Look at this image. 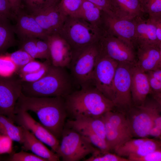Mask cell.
I'll return each mask as SVG.
<instances>
[{
  "label": "cell",
  "mask_w": 161,
  "mask_h": 161,
  "mask_svg": "<svg viewBox=\"0 0 161 161\" xmlns=\"http://www.w3.org/2000/svg\"><path fill=\"white\" fill-rule=\"evenodd\" d=\"M29 111L35 113L40 123L57 139L61 137L67 114L64 98L30 97L21 92L16 103L14 113Z\"/></svg>",
  "instance_id": "cell-1"
},
{
  "label": "cell",
  "mask_w": 161,
  "mask_h": 161,
  "mask_svg": "<svg viewBox=\"0 0 161 161\" xmlns=\"http://www.w3.org/2000/svg\"><path fill=\"white\" fill-rule=\"evenodd\" d=\"M64 100L67 114L74 119L100 117L108 111L115 110L113 102L93 85L72 91Z\"/></svg>",
  "instance_id": "cell-2"
},
{
  "label": "cell",
  "mask_w": 161,
  "mask_h": 161,
  "mask_svg": "<svg viewBox=\"0 0 161 161\" xmlns=\"http://www.w3.org/2000/svg\"><path fill=\"white\" fill-rule=\"evenodd\" d=\"M73 83L66 68L51 64L46 75L38 81L31 83L22 82L21 92L30 97L64 98L73 91Z\"/></svg>",
  "instance_id": "cell-3"
},
{
  "label": "cell",
  "mask_w": 161,
  "mask_h": 161,
  "mask_svg": "<svg viewBox=\"0 0 161 161\" xmlns=\"http://www.w3.org/2000/svg\"><path fill=\"white\" fill-rule=\"evenodd\" d=\"M99 53L97 42L73 51L68 68L74 83L80 88L92 84V74Z\"/></svg>",
  "instance_id": "cell-4"
},
{
  "label": "cell",
  "mask_w": 161,
  "mask_h": 161,
  "mask_svg": "<svg viewBox=\"0 0 161 161\" xmlns=\"http://www.w3.org/2000/svg\"><path fill=\"white\" fill-rule=\"evenodd\" d=\"M101 32L83 19L67 16L58 32L70 45L73 51L97 42Z\"/></svg>",
  "instance_id": "cell-5"
},
{
  "label": "cell",
  "mask_w": 161,
  "mask_h": 161,
  "mask_svg": "<svg viewBox=\"0 0 161 161\" xmlns=\"http://www.w3.org/2000/svg\"><path fill=\"white\" fill-rule=\"evenodd\" d=\"M161 112V104L148 96L141 105H133L126 115L133 137H148L156 114Z\"/></svg>",
  "instance_id": "cell-6"
},
{
  "label": "cell",
  "mask_w": 161,
  "mask_h": 161,
  "mask_svg": "<svg viewBox=\"0 0 161 161\" xmlns=\"http://www.w3.org/2000/svg\"><path fill=\"white\" fill-rule=\"evenodd\" d=\"M57 154L64 161H78L100 150L77 131L64 129Z\"/></svg>",
  "instance_id": "cell-7"
},
{
  "label": "cell",
  "mask_w": 161,
  "mask_h": 161,
  "mask_svg": "<svg viewBox=\"0 0 161 161\" xmlns=\"http://www.w3.org/2000/svg\"><path fill=\"white\" fill-rule=\"evenodd\" d=\"M135 63L119 62L113 84L115 110L125 114L133 105L131 92L132 70Z\"/></svg>",
  "instance_id": "cell-8"
},
{
  "label": "cell",
  "mask_w": 161,
  "mask_h": 161,
  "mask_svg": "<svg viewBox=\"0 0 161 161\" xmlns=\"http://www.w3.org/2000/svg\"><path fill=\"white\" fill-rule=\"evenodd\" d=\"M97 43L100 55L118 63L136 62L135 47L125 41L101 30Z\"/></svg>",
  "instance_id": "cell-9"
},
{
  "label": "cell",
  "mask_w": 161,
  "mask_h": 161,
  "mask_svg": "<svg viewBox=\"0 0 161 161\" xmlns=\"http://www.w3.org/2000/svg\"><path fill=\"white\" fill-rule=\"evenodd\" d=\"M118 63L99 53L92 77V84L112 102L113 82Z\"/></svg>",
  "instance_id": "cell-10"
},
{
  "label": "cell",
  "mask_w": 161,
  "mask_h": 161,
  "mask_svg": "<svg viewBox=\"0 0 161 161\" xmlns=\"http://www.w3.org/2000/svg\"><path fill=\"white\" fill-rule=\"evenodd\" d=\"M22 82L14 75L8 77L0 76V114L14 122L15 108L21 93Z\"/></svg>",
  "instance_id": "cell-11"
},
{
  "label": "cell",
  "mask_w": 161,
  "mask_h": 161,
  "mask_svg": "<svg viewBox=\"0 0 161 161\" xmlns=\"http://www.w3.org/2000/svg\"><path fill=\"white\" fill-rule=\"evenodd\" d=\"M14 123L30 131L38 139L49 146L53 151L57 153L60 144L58 139L40 123L34 120L27 111H21L16 113Z\"/></svg>",
  "instance_id": "cell-12"
},
{
  "label": "cell",
  "mask_w": 161,
  "mask_h": 161,
  "mask_svg": "<svg viewBox=\"0 0 161 161\" xmlns=\"http://www.w3.org/2000/svg\"><path fill=\"white\" fill-rule=\"evenodd\" d=\"M100 29L125 41L135 47V23L134 19L119 18L103 12Z\"/></svg>",
  "instance_id": "cell-13"
},
{
  "label": "cell",
  "mask_w": 161,
  "mask_h": 161,
  "mask_svg": "<svg viewBox=\"0 0 161 161\" xmlns=\"http://www.w3.org/2000/svg\"><path fill=\"white\" fill-rule=\"evenodd\" d=\"M15 16L16 23L14 28L19 40L27 38L46 40L49 35L30 13L21 9Z\"/></svg>",
  "instance_id": "cell-14"
},
{
  "label": "cell",
  "mask_w": 161,
  "mask_h": 161,
  "mask_svg": "<svg viewBox=\"0 0 161 161\" xmlns=\"http://www.w3.org/2000/svg\"><path fill=\"white\" fill-rule=\"evenodd\" d=\"M46 40L49 47L52 64L68 68L73 54L70 45L58 33L49 35Z\"/></svg>",
  "instance_id": "cell-15"
},
{
  "label": "cell",
  "mask_w": 161,
  "mask_h": 161,
  "mask_svg": "<svg viewBox=\"0 0 161 161\" xmlns=\"http://www.w3.org/2000/svg\"><path fill=\"white\" fill-rule=\"evenodd\" d=\"M58 4L28 12L33 16L41 27L49 35L58 33L66 17L60 11Z\"/></svg>",
  "instance_id": "cell-16"
},
{
  "label": "cell",
  "mask_w": 161,
  "mask_h": 161,
  "mask_svg": "<svg viewBox=\"0 0 161 161\" xmlns=\"http://www.w3.org/2000/svg\"><path fill=\"white\" fill-rule=\"evenodd\" d=\"M135 47L144 46H156L161 47L157 39L155 25L151 18L145 19L143 15L134 19Z\"/></svg>",
  "instance_id": "cell-17"
},
{
  "label": "cell",
  "mask_w": 161,
  "mask_h": 161,
  "mask_svg": "<svg viewBox=\"0 0 161 161\" xmlns=\"http://www.w3.org/2000/svg\"><path fill=\"white\" fill-rule=\"evenodd\" d=\"M135 63L132 70L131 92L133 105L139 106L144 103L151 90L146 73Z\"/></svg>",
  "instance_id": "cell-18"
},
{
  "label": "cell",
  "mask_w": 161,
  "mask_h": 161,
  "mask_svg": "<svg viewBox=\"0 0 161 161\" xmlns=\"http://www.w3.org/2000/svg\"><path fill=\"white\" fill-rule=\"evenodd\" d=\"M136 65L144 72L161 69V47L144 46L137 47Z\"/></svg>",
  "instance_id": "cell-19"
},
{
  "label": "cell",
  "mask_w": 161,
  "mask_h": 161,
  "mask_svg": "<svg viewBox=\"0 0 161 161\" xmlns=\"http://www.w3.org/2000/svg\"><path fill=\"white\" fill-rule=\"evenodd\" d=\"M21 126L23 133V142L21 144L22 150L30 151L34 154L46 160L47 161L60 160V158L57 153L49 150L31 132L23 126Z\"/></svg>",
  "instance_id": "cell-20"
},
{
  "label": "cell",
  "mask_w": 161,
  "mask_h": 161,
  "mask_svg": "<svg viewBox=\"0 0 161 161\" xmlns=\"http://www.w3.org/2000/svg\"><path fill=\"white\" fill-rule=\"evenodd\" d=\"M66 125L68 128L73 129L83 128L91 130L105 140V124L101 116L68 120Z\"/></svg>",
  "instance_id": "cell-21"
},
{
  "label": "cell",
  "mask_w": 161,
  "mask_h": 161,
  "mask_svg": "<svg viewBox=\"0 0 161 161\" xmlns=\"http://www.w3.org/2000/svg\"><path fill=\"white\" fill-rule=\"evenodd\" d=\"M116 6L115 17L133 20L144 14L139 0H114Z\"/></svg>",
  "instance_id": "cell-22"
},
{
  "label": "cell",
  "mask_w": 161,
  "mask_h": 161,
  "mask_svg": "<svg viewBox=\"0 0 161 161\" xmlns=\"http://www.w3.org/2000/svg\"><path fill=\"white\" fill-rule=\"evenodd\" d=\"M103 12L93 3L83 0L79 11L74 17L82 18L100 30Z\"/></svg>",
  "instance_id": "cell-23"
},
{
  "label": "cell",
  "mask_w": 161,
  "mask_h": 161,
  "mask_svg": "<svg viewBox=\"0 0 161 161\" xmlns=\"http://www.w3.org/2000/svg\"><path fill=\"white\" fill-rule=\"evenodd\" d=\"M105 126V140L110 151L133 137L130 134L113 126L103 116Z\"/></svg>",
  "instance_id": "cell-24"
},
{
  "label": "cell",
  "mask_w": 161,
  "mask_h": 161,
  "mask_svg": "<svg viewBox=\"0 0 161 161\" xmlns=\"http://www.w3.org/2000/svg\"><path fill=\"white\" fill-rule=\"evenodd\" d=\"M9 19L0 18V55L6 53L8 49L16 43L14 26Z\"/></svg>",
  "instance_id": "cell-25"
},
{
  "label": "cell",
  "mask_w": 161,
  "mask_h": 161,
  "mask_svg": "<svg viewBox=\"0 0 161 161\" xmlns=\"http://www.w3.org/2000/svg\"><path fill=\"white\" fill-rule=\"evenodd\" d=\"M0 134L9 137L13 141L22 144L23 142L22 127L17 126L7 117L0 114Z\"/></svg>",
  "instance_id": "cell-26"
},
{
  "label": "cell",
  "mask_w": 161,
  "mask_h": 161,
  "mask_svg": "<svg viewBox=\"0 0 161 161\" xmlns=\"http://www.w3.org/2000/svg\"><path fill=\"white\" fill-rule=\"evenodd\" d=\"M103 115L113 126L132 136L126 114L115 110L108 111Z\"/></svg>",
  "instance_id": "cell-27"
},
{
  "label": "cell",
  "mask_w": 161,
  "mask_h": 161,
  "mask_svg": "<svg viewBox=\"0 0 161 161\" xmlns=\"http://www.w3.org/2000/svg\"><path fill=\"white\" fill-rule=\"evenodd\" d=\"M73 130L78 132L92 145L101 151L103 152L110 151L106 140L93 132L83 128Z\"/></svg>",
  "instance_id": "cell-28"
},
{
  "label": "cell",
  "mask_w": 161,
  "mask_h": 161,
  "mask_svg": "<svg viewBox=\"0 0 161 161\" xmlns=\"http://www.w3.org/2000/svg\"><path fill=\"white\" fill-rule=\"evenodd\" d=\"M160 148H161V140L148 138L144 143L128 157L127 159L129 160L131 158L145 155Z\"/></svg>",
  "instance_id": "cell-29"
},
{
  "label": "cell",
  "mask_w": 161,
  "mask_h": 161,
  "mask_svg": "<svg viewBox=\"0 0 161 161\" xmlns=\"http://www.w3.org/2000/svg\"><path fill=\"white\" fill-rule=\"evenodd\" d=\"M148 137L130 138L114 150L115 154L123 157H127L144 143Z\"/></svg>",
  "instance_id": "cell-30"
},
{
  "label": "cell",
  "mask_w": 161,
  "mask_h": 161,
  "mask_svg": "<svg viewBox=\"0 0 161 161\" xmlns=\"http://www.w3.org/2000/svg\"><path fill=\"white\" fill-rule=\"evenodd\" d=\"M83 0H60L58 6L66 17L74 16L79 11Z\"/></svg>",
  "instance_id": "cell-31"
},
{
  "label": "cell",
  "mask_w": 161,
  "mask_h": 161,
  "mask_svg": "<svg viewBox=\"0 0 161 161\" xmlns=\"http://www.w3.org/2000/svg\"><path fill=\"white\" fill-rule=\"evenodd\" d=\"M140 4L143 13L150 18H161V0H141Z\"/></svg>",
  "instance_id": "cell-32"
},
{
  "label": "cell",
  "mask_w": 161,
  "mask_h": 161,
  "mask_svg": "<svg viewBox=\"0 0 161 161\" xmlns=\"http://www.w3.org/2000/svg\"><path fill=\"white\" fill-rule=\"evenodd\" d=\"M17 68L7 53L0 55V76L8 77L16 73Z\"/></svg>",
  "instance_id": "cell-33"
},
{
  "label": "cell",
  "mask_w": 161,
  "mask_h": 161,
  "mask_svg": "<svg viewBox=\"0 0 161 161\" xmlns=\"http://www.w3.org/2000/svg\"><path fill=\"white\" fill-rule=\"evenodd\" d=\"M84 160L85 161H129L127 158L120 156L116 154L112 153L110 152H103L100 150Z\"/></svg>",
  "instance_id": "cell-34"
},
{
  "label": "cell",
  "mask_w": 161,
  "mask_h": 161,
  "mask_svg": "<svg viewBox=\"0 0 161 161\" xmlns=\"http://www.w3.org/2000/svg\"><path fill=\"white\" fill-rule=\"evenodd\" d=\"M51 64L50 61L45 60L44 66L39 70L19 77L22 82L29 83L36 82L41 79L46 75Z\"/></svg>",
  "instance_id": "cell-35"
},
{
  "label": "cell",
  "mask_w": 161,
  "mask_h": 161,
  "mask_svg": "<svg viewBox=\"0 0 161 161\" xmlns=\"http://www.w3.org/2000/svg\"><path fill=\"white\" fill-rule=\"evenodd\" d=\"M37 38H27L20 40L19 49H22L34 59L39 58L36 45Z\"/></svg>",
  "instance_id": "cell-36"
},
{
  "label": "cell",
  "mask_w": 161,
  "mask_h": 161,
  "mask_svg": "<svg viewBox=\"0 0 161 161\" xmlns=\"http://www.w3.org/2000/svg\"><path fill=\"white\" fill-rule=\"evenodd\" d=\"M60 0H21L31 13L58 4Z\"/></svg>",
  "instance_id": "cell-37"
},
{
  "label": "cell",
  "mask_w": 161,
  "mask_h": 161,
  "mask_svg": "<svg viewBox=\"0 0 161 161\" xmlns=\"http://www.w3.org/2000/svg\"><path fill=\"white\" fill-rule=\"evenodd\" d=\"M7 54L16 66L17 70L30 61L35 59L26 52L21 49Z\"/></svg>",
  "instance_id": "cell-38"
},
{
  "label": "cell",
  "mask_w": 161,
  "mask_h": 161,
  "mask_svg": "<svg viewBox=\"0 0 161 161\" xmlns=\"http://www.w3.org/2000/svg\"><path fill=\"white\" fill-rule=\"evenodd\" d=\"M147 74L151 90L150 94L153 98L161 104V79L153 76L148 72Z\"/></svg>",
  "instance_id": "cell-39"
},
{
  "label": "cell",
  "mask_w": 161,
  "mask_h": 161,
  "mask_svg": "<svg viewBox=\"0 0 161 161\" xmlns=\"http://www.w3.org/2000/svg\"><path fill=\"white\" fill-rule=\"evenodd\" d=\"M93 3L104 12L115 17L116 6L114 0H86Z\"/></svg>",
  "instance_id": "cell-40"
},
{
  "label": "cell",
  "mask_w": 161,
  "mask_h": 161,
  "mask_svg": "<svg viewBox=\"0 0 161 161\" xmlns=\"http://www.w3.org/2000/svg\"><path fill=\"white\" fill-rule=\"evenodd\" d=\"M9 161H47L35 154L26 152L22 150L11 155L7 159Z\"/></svg>",
  "instance_id": "cell-41"
},
{
  "label": "cell",
  "mask_w": 161,
  "mask_h": 161,
  "mask_svg": "<svg viewBox=\"0 0 161 161\" xmlns=\"http://www.w3.org/2000/svg\"><path fill=\"white\" fill-rule=\"evenodd\" d=\"M45 61L41 62L32 60L18 70L16 73L20 77L26 74L35 72L40 69L44 65Z\"/></svg>",
  "instance_id": "cell-42"
},
{
  "label": "cell",
  "mask_w": 161,
  "mask_h": 161,
  "mask_svg": "<svg viewBox=\"0 0 161 161\" xmlns=\"http://www.w3.org/2000/svg\"><path fill=\"white\" fill-rule=\"evenodd\" d=\"M36 45L39 59L51 61L49 47L46 40L37 38Z\"/></svg>",
  "instance_id": "cell-43"
},
{
  "label": "cell",
  "mask_w": 161,
  "mask_h": 161,
  "mask_svg": "<svg viewBox=\"0 0 161 161\" xmlns=\"http://www.w3.org/2000/svg\"><path fill=\"white\" fill-rule=\"evenodd\" d=\"M161 112H158L154 119L153 125L150 131L149 136L161 140Z\"/></svg>",
  "instance_id": "cell-44"
},
{
  "label": "cell",
  "mask_w": 161,
  "mask_h": 161,
  "mask_svg": "<svg viewBox=\"0 0 161 161\" xmlns=\"http://www.w3.org/2000/svg\"><path fill=\"white\" fill-rule=\"evenodd\" d=\"M13 141L8 136L0 134V155L11 153Z\"/></svg>",
  "instance_id": "cell-45"
},
{
  "label": "cell",
  "mask_w": 161,
  "mask_h": 161,
  "mask_svg": "<svg viewBox=\"0 0 161 161\" xmlns=\"http://www.w3.org/2000/svg\"><path fill=\"white\" fill-rule=\"evenodd\" d=\"M129 161H161V148L145 155L131 158Z\"/></svg>",
  "instance_id": "cell-46"
},
{
  "label": "cell",
  "mask_w": 161,
  "mask_h": 161,
  "mask_svg": "<svg viewBox=\"0 0 161 161\" xmlns=\"http://www.w3.org/2000/svg\"><path fill=\"white\" fill-rule=\"evenodd\" d=\"M14 16L8 0H0V18L9 19Z\"/></svg>",
  "instance_id": "cell-47"
},
{
  "label": "cell",
  "mask_w": 161,
  "mask_h": 161,
  "mask_svg": "<svg viewBox=\"0 0 161 161\" xmlns=\"http://www.w3.org/2000/svg\"><path fill=\"white\" fill-rule=\"evenodd\" d=\"M149 18L151 19L155 25L157 38L159 44L161 45V18Z\"/></svg>",
  "instance_id": "cell-48"
},
{
  "label": "cell",
  "mask_w": 161,
  "mask_h": 161,
  "mask_svg": "<svg viewBox=\"0 0 161 161\" xmlns=\"http://www.w3.org/2000/svg\"><path fill=\"white\" fill-rule=\"evenodd\" d=\"M14 15L15 16L21 9V0H8Z\"/></svg>",
  "instance_id": "cell-49"
},
{
  "label": "cell",
  "mask_w": 161,
  "mask_h": 161,
  "mask_svg": "<svg viewBox=\"0 0 161 161\" xmlns=\"http://www.w3.org/2000/svg\"><path fill=\"white\" fill-rule=\"evenodd\" d=\"M2 160V158L1 157H0V161Z\"/></svg>",
  "instance_id": "cell-50"
},
{
  "label": "cell",
  "mask_w": 161,
  "mask_h": 161,
  "mask_svg": "<svg viewBox=\"0 0 161 161\" xmlns=\"http://www.w3.org/2000/svg\"><path fill=\"white\" fill-rule=\"evenodd\" d=\"M139 0L140 1H140H141V0Z\"/></svg>",
  "instance_id": "cell-51"
}]
</instances>
